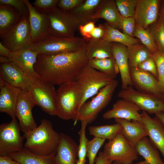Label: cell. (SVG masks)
Returning <instances> with one entry per match:
<instances>
[{
	"label": "cell",
	"mask_w": 164,
	"mask_h": 164,
	"mask_svg": "<svg viewBox=\"0 0 164 164\" xmlns=\"http://www.w3.org/2000/svg\"><path fill=\"white\" fill-rule=\"evenodd\" d=\"M118 97L132 101L140 110L148 114H155L164 111V101L161 98L140 92L129 86L121 89L118 93Z\"/></svg>",
	"instance_id": "obj_12"
},
{
	"label": "cell",
	"mask_w": 164,
	"mask_h": 164,
	"mask_svg": "<svg viewBox=\"0 0 164 164\" xmlns=\"http://www.w3.org/2000/svg\"><path fill=\"white\" fill-rule=\"evenodd\" d=\"M77 164H83L78 159L77 161Z\"/></svg>",
	"instance_id": "obj_55"
},
{
	"label": "cell",
	"mask_w": 164,
	"mask_h": 164,
	"mask_svg": "<svg viewBox=\"0 0 164 164\" xmlns=\"http://www.w3.org/2000/svg\"><path fill=\"white\" fill-rule=\"evenodd\" d=\"M113 56L118 68L121 81V89L132 85L128 65L127 47L121 43H112Z\"/></svg>",
	"instance_id": "obj_23"
},
{
	"label": "cell",
	"mask_w": 164,
	"mask_h": 164,
	"mask_svg": "<svg viewBox=\"0 0 164 164\" xmlns=\"http://www.w3.org/2000/svg\"><path fill=\"white\" fill-rule=\"evenodd\" d=\"M86 43L83 38L59 37L49 35L40 41L32 43L29 48L39 54L53 55L77 51Z\"/></svg>",
	"instance_id": "obj_5"
},
{
	"label": "cell",
	"mask_w": 164,
	"mask_h": 164,
	"mask_svg": "<svg viewBox=\"0 0 164 164\" xmlns=\"http://www.w3.org/2000/svg\"><path fill=\"white\" fill-rule=\"evenodd\" d=\"M46 13L50 24V35L59 37H74L79 25L77 20L70 13L57 7Z\"/></svg>",
	"instance_id": "obj_8"
},
{
	"label": "cell",
	"mask_w": 164,
	"mask_h": 164,
	"mask_svg": "<svg viewBox=\"0 0 164 164\" xmlns=\"http://www.w3.org/2000/svg\"><path fill=\"white\" fill-rule=\"evenodd\" d=\"M24 147L34 154L48 155L56 153L60 138V134L53 128L51 122L43 119L33 130L24 133Z\"/></svg>",
	"instance_id": "obj_2"
},
{
	"label": "cell",
	"mask_w": 164,
	"mask_h": 164,
	"mask_svg": "<svg viewBox=\"0 0 164 164\" xmlns=\"http://www.w3.org/2000/svg\"><path fill=\"white\" fill-rule=\"evenodd\" d=\"M156 66L159 86L164 94V53L157 51L152 54Z\"/></svg>",
	"instance_id": "obj_40"
},
{
	"label": "cell",
	"mask_w": 164,
	"mask_h": 164,
	"mask_svg": "<svg viewBox=\"0 0 164 164\" xmlns=\"http://www.w3.org/2000/svg\"><path fill=\"white\" fill-rule=\"evenodd\" d=\"M113 79L94 69L88 63L84 66L75 79L80 88L82 94L79 110L88 99L97 94Z\"/></svg>",
	"instance_id": "obj_4"
},
{
	"label": "cell",
	"mask_w": 164,
	"mask_h": 164,
	"mask_svg": "<svg viewBox=\"0 0 164 164\" xmlns=\"http://www.w3.org/2000/svg\"><path fill=\"white\" fill-rule=\"evenodd\" d=\"M56 115L60 118L75 120L82 94L77 83L73 81L63 83L56 91Z\"/></svg>",
	"instance_id": "obj_3"
},
{
	"label": "cell",
	"mask_w": 164,
	"mask_h": 164,
	"mask_svg": "<svg viewBox=\"0 0 164 164\" xmlns=\"http://www.w3.org/2000/svg\"><path fill=\"white\" fill-rule=\"evenodd\" d=\"M54 86L40 80L35 82L27 90L36 105L51 116L56 115V92Z\"/></svg>",
	"instance_id": "obj_11"
},
{
	"label": "cell",
	"mask_w": 164,
	"mask_h": 164,
	"mask_svg": "<svg viewBox=\"0 0 164 164\" xmlns=\"http://www.w3.org/2000/svg\"><path fill=\"white\" fill-rule=\"evenodd\" d=\"M114 119L116 123L121 126V132L125 137L135 147L142 138L148 136L146 128L142 122L121 118Z\"/></svg>",
	"instance_id": "obj_25"
},
{
	"label": "cell",
	"mask_w": 164,
	"mask_h": 164,
	"mask_svg": "<svg viewBox=\"0 0 164 164\" xmlns=\"http://www.w3.org/2000/svg\"><path fill=\"white\" fill-rule=\"evenodd\" d=\"M88 64L112 79H115L119 73L118 68L114 57L94 59L88 60Z\"/></svg>",
	"instance_id": "obj_32"
},
{
	"label": "cell",
	"mask_w": 164,
	"mask_h": 164,
	"mask_svg": "<svg viewBox=\"0 0 164 164\" xmlns=\"http://www.w3.org/2000/svg\"><path fill=\"white\" fill-rule=\"evenodd\" d=\"M141 114L149 139L164 159V125L156 117L151 118L146 112L143 111Z\"/></svg>",
	"instance_id": "obj_22"
},
{
	"label": "cell",
	"mask_w": 164,
	"mask_h": 164,
	"mask_svg": "<svg viewBox=\"0 0 164 164\" xmlns=\"http://www.w3.org/2000/svg\"><path fill=\"white\" fill-rule=\"evenodd\" d=\"M22 16L13 7L0 5V38L14 28Z\"/></svg>",
	"instance_id": "obj_28"
},
{
	"label": "cell",
	"mask_w": 164,
	"mask_h": 164,
	"mask_svg": "<svg viewBox=\"0 0 164 164\" xmlns=\"http://www.w3.org/2000/svg\"><path fill=\"white\" fill-rule=\"evenodd\" d=\"M163 100L164 101V95L163 96Z\"/></svg>",
	"instance_id": "obj_56"
},
{
	"label": "cell",
	"mask_w": 164,
	"mask_h": 164,
	"mask_svg": "<svg viewBox=\"0 0 164 164\" xmlns=\"http://www.w3.org/2000/svg\"><path fill=\"white\" fill-rule=\"evenodd\" d=\"M56 153L48 155H41L30 152L25 147L21 151L9 155L21 164H55Z\"/></svg>",
	"instance_id": "obj_29"
},
{
	"label": "cell",
	"mask_w": 164,
	"mask_h": 164,
	"mask_svg": "<svg viewBox=\"0 0 164 164\" xmlns=\"http://www.w3.org/2000/svg\"><path fill=\"white\" fill-rule=\"evenodd\" d=\"M147 29L154 39L158 51L164 53V24L157 21Z\"/></svg>",
	"instance_id": "obj_36"
},
{
	"label": "cell",
	"mask_w": 164,
	"mask_h": 164,
	"mask_svg": "<svg viewBox=\"0 0 164 164\" xmlns=\"http://www.w3.org/2000/svg\"><path fill=\"white\" fill-rule=\"evenodd\" d=\"M39 53L29 48L15 51H12L9 58L14 63L35 81L40 80L35 72L34 65L36 63Z\"/></svg>",
	"instance_id": "obj_19"
},
{
	"label": "cell",
	"mask_w": 164,
	"mask_h": 164,
	"mask_svg": "<svg viewBox=\"0 0 164 164\" xmlns=\"http://www.w3.org/2000/svg\"><path fill=\"white\" fill-rule=\"evenodd\" d=\"M86 50V45L71 52L53 55L39 54L34 65L35 70L41 81L54 85L75 80L88 63Z\"/></svg>",
	"instance_id": "obj_1"
},
{
	"label": "cell",
	"mask_w": 164,
	"mask_h": 164,
	"mask_svg": "<svg viewBox=\"0 0 164 164\" xmlns=\"http://www.w3.org/2000/svg\"><path fill=\"white\" fill-rule=\"evenodd\" d=\"M111 43L102 39L89 40L86 43V50L88 60L113 57Z\"/></svg>",
	"instance_id": "obj_26"
},
{
	"label": "cell",
	"mask_w": 164,
	"mask_h": 164,
	"mask_svg": "<svg viewBox=\"0 0 164 164\" xmlns=\"http://www.w3.org/2000/svg\"><path fill=\"white\" fill-rule=\"evenodd\" d=\"M0 5H8L13 7L22 16H29V10L24 0H0Z\"/></svg>",
	"instance_id": "obj_41"
},
{
	"label": "cell",
	"mask_w": 164,
	"mask_h": 164,
	"mask_svg": "<svg viewBox=\"0 0 164 164\" xmlns=\"http://www.w3.org/2000/svg\"><path fill=\"white\" fill-rule=\"evenodd\" d=\"M102 152L106 158L113 162L118 161L121 164H132L138 155L135 147L125 137L121 130L105 144Z\"/></svg>",
	"instance_id": "obj_7"
},
{
	"label": "cell",
	"mask_w": 164,
	"mask_h": 164,
	"mask_svg": "<svg viewBox=\"0 0 164 164\" xmlns=\"http://www.w3.org/2000/svg\"><path fill=\"white\" fill-rule=\"evenodd\" d=\"M140 110L135 104L125 99H120L113 105L112 108L103 115L105 119L121 118L129 121H136L142 122Z\"/></svg>",
	"instance_id": "obj_18"
},
{
	"label": "cell",
	"mask_w": 164,
	"mask_h": 164,
	"mask_svg": "<svg viewBox=\"0 0 164 164\" xmlns=\"http://www.w3.org/2000/svg\"><path fill=\"white\" fill-rule=\"evenodd\" d=\"M105 139L94 137L88 141L86 150V157L88 159V164H94L98 151L104 143Z\"/></svg>",
	"instance_id": "obj_38"
},
{
	"label": "cell",
	"mask_w": 164,
	"mask_h": 164,
	"mask_svg": "<svg viewBox=\"0 0 164 164\" xmlns=\"http://www.w3.org/2000/svg\"><path fill=\"white\" fill-rule=\"evenodd\" d=\"M81 122L80 129L78 132L79 136V144L78 145V159L83 164H85L86 157L87 147L88 140L86 136L85 130L87 124L84 121Z\"/></svg>",
	"instance_id": "obj_39"
},
{
	"label": "cell",
	"mask_w": 164,
	"mask_h": 164,
	"mask_svg": "<svg viewBox=\"0 0 164 164\" xmlns=\"http://www.w3.org/2000/svg\"><path fill=\"white\" fill-rule=\"evenodd\" d=\"M0 39L2 44L12 51L29 48L32 42L29 17L22 16L17 24Z\"/></svg>",
	"instance_id": "obj_10"
},
{
	"label": "cell",
	"mask_w": 164,
	"mask_h": 164,
	"mask_svg": "<svg viewBox=\"0 0 164 164\" xmlns=\"http://www.w3.org/2000/svg\"><path fill=\"white\" fill-rule=\"evenodd\" d=\"M105 33L102 39L111 43H116L128 46L140 42L139 40L135 38L127 36L117 29L108 24L104 23Z\"/></svg>",
	"instance_id": "obj_33"
},
{
	"label": "cell",
	"mask_w": 164,
	"mask_h": 164,
	"mask_svg": "<svg viewBox=\"0 0 164 164\" xmlns=\"http://www.w3.org/2000/svg\"><path fill=\"white\" fill-rule=\"evenodd\" d=\"M21 90L6 82L0 77V111L16 118L15 109Z\"/></svg>",
	"instance_id": "obj_21"
},
{
	"label": "cell",
	"mask_w": 164,
	"mask_h": 164,
	"mask_svg": "<svg viewBox=\"0 0 164 164\" xmlns=\"http://www.w3.org/2000/svg\"><path fill=\"white\" fill-rule=\"evenodd\" d=\"M135 148L138 154L142 156L149 164H164L159 150L147 137L142 138Z\"/></svg>",
	"instance_id": "obj_30"
},
{
	"label": "cell",
	"mask_w": 164,
	"mask_h": 164,
	"mask_svg": "<svg viewBox=\"0 0 164 164\" xmlns=\"http://www.w3.org/2000/svg\"><path fill=\"white\" fill-rule=\"evenodd\" d=\"M103 19L110 26L119 30L121 29V15L114 0H102L93 17Z\"/></svg>",
	"instance_id": "obj_24"
},
{
	"label": "cell",
	"mask_w": 164,
	"mask_h": 164,
	"mask_svg": "<svg viewBox=\"0 0 164 164\" xmlns=\"http://www.w3.org/2000/svg\"><path fill=\"white\" fill-rule=\"evenodd\" d=\"M127 47L129 67H137L151 56L149 50L140 42Z\"/></svg>",
	"instance_id": "obj_31"
},
{
	"label": "cell",
	"mask_w": 164,
	"mask_h": 164,
	"mask_svg": "<svg viewBox=\"0 0 164 164\" xmlns=\"http://www.w3.org/2000/svg\"><path fill=\"white\" fill-rule=\"evenodd\" d=\"M136 26L134 17H125L121 16V29L125 35L134 38Z\"/></svg>",
	"instance_id": "obj_42"
},
{
	"label": "cell",
	"mask_w": 164,
	"mask_h": 164,
	"mask_svg": "<svg viewBox=\"0 0 164 164\" xmlns=\"http://www.w3.org/2000/svg\"><path fill=\"white\" fill-rule=\"evenodd\" d=\"M60 134V140L54 157L55 164H77L78 145L69 136Z\"/></svg>",
	"instance_id": "obj_20"
},
{
	"label": "cell",
	"mask_w": 164,
	"mask_h": 164,
	"mask_svg": "<svg viewBox=\"0 0 164 164\" xmlns=\"http://www.w3.org/2000/svg\"><path fill=\"white\" fill-rule=\"evenodd\" d=\"M12 51L4 46L0 42V55L5 57H9V55Z\"/></svg>",
	"instance_id": "obj_51"
},
{
	"label": "cell",
	"mask_w": 164,
	"mask_h": 164,
	"mask_svg": "<svg viewBox=\"0 0 164 164\" xmlns=\"http://www.w3.org/2000/svg\"><path fill=\"white\" fill-rule=\"evenodd\" d=\"M102 0H84L73 10L67 12L78 21L79 26L93 21V17Z\"/></svg>",
	"instance_id": "obj_27"
},
{
	"label": "cell",
	"mask_w": 164,
	"mask_h": 164,
	"mask_svg": "<svg viewBox=\"0 0 164 164\" xmlns=\"http://www.w3.org/2000/svg\"><path fill=\"white\" fill-rule=\"evenodd\" d=\"M113 162L106 158L102 152H99L96 157L95 164H111Z\"/></svg>",
	"instance_id": "obj_48"
},
{
	"label": "cell",
	"mask_w": 164,
	"mask_h": 164,
	"mask_svg": "<svg viewBox=\"0 0 164 164\" xmlns=\"http://www.w3.org/2000/svg\"><path fill=\"white\" fill-rule=\"evenodd\" d=\"M105 28L104 24H101L94 28L91 34V39H101L104 36Z\"/></svg>",
	"instance_id": "obj_47"
},
{
	"label": "cell",
	"mask_w": 164,
	"mask_h": 164,
	"mask_svg": "<svg viewBox=\"0 0 164 164\" xmlns=\"http://www.w3.org/2000/svg\"><path fill=\"white\" fill-rule=\"evenodd\" d=\"M0 77L8 84L21 90L27 91L36 81L11 62L0 63Z\"/></svg>",
	"instance_id": "obj_15"
},
{
	"label": "cell",
	"mask_w": 164,
	"mask_h": 164,
	"mask_svg": "<svg viewBox=\"0 0 164 164\" xmlns=\"http://www.w3.org/2000/svg\"><path fill=\"white\" fill-rule=\"evenodd\" d=\"M156 117L164 125V111L159 112L155 114Z\"/></svg>",
	"instance_id": "obj_52"
},
{
	"label": "cell",
	"mask_w": 164,
	"mask_h": 164,
	"mask_svg": "<svg viewBox=\"0 0 164 164\" xmlns=\"http://www.w3.org/2000/svg\"><path fill=\"white\" fill-rule=\"evenodd\" d=\"M0 164H21L9 155L0 156Z\"/></svg>",
	"instance_id": "obj_49"
},
{
	"label": "cell",
	"mask_w": 164,
	"mask_h": 164,
	"mask_svg": "<svg viewBox=\"0 0 164 164\" xmlns=\"http://www.w3.org/2000/svg\"><path fill=\"white\" fill-rule=\"evenodd\" d=\"M134 36L149 50L151 54L158 51L156 45L147 28L144 29L136 25Z\"/></svg>",
	"instance_id": "obj_35"
},
{
	"label": "cell",
	"mask_w": 164,
	"mask_h": 164,
	"mask_svg": "<svg viewBox=\"0 0 164 164\" xmlns=\"http://www.w3.org/2000/svg\"><path fill=\"white\" fill-rule=\"evenodd\" d=\"M20 128L16 118L8 123L0 125V156L9 155L21 151L23 148L24 137L21 135Z\"/></svg>",
	"instance_id": "obj_9"
},
{
	"label": "cell",
	"mask_w": 164,
	"mask_h": 164,
	"mask_svg": "<svg viewBox=\"0 0 164 164\" xmlns=\"http://www.w3.org/2000/svg\"><path fill=\"white\" fill-rule=\"evenodd\" d=\"M121 126L118 123L100 126H91L89 128L90 135L108 141L113 139L121 130Z\"/></svg>",
	"instance_id": "obj_34"
},
{
	"label": "cell",
	"mask_w": 164,
	"mask_h": 164,
	"mask_svg": "<svg viewBox=\"0 0 164 164\" xmlns=\"http://www.w3.org/2000/svg\"><path fill=\"white\" fill-rule=\"evenodd\" d=\"M84 0H59L57 7L60 9L69 12L75 9Z\"/></svg>",
	"instance_id": "obj_45"
},
{
	"label": "cell",
	"mask_w": 164,
	"mask_h": 164,
	"mask_svg": "<svg viewBox=\"0 0 164 164\" xmlns=\"http://www.w3.org/2000/svg\"><path fill=\"white\" fill-rule=\"evenodd\" d=\"M29 10L32 43L40 41L49 35L50 24L46 13L38 12L28 0H24Z\"/></svg>",
	"instance_id": "obj_16"
},
{
	"label": "cell",
	"mask_w": 164,
	"mask_h": 164,
	"mask_svg": "<svg viewBox=\"0 0 164 164\" xmlns=\"http://www.w3.org/2000/svg\"><path fill=\"white\" fill-rule=\"evenodd\" d=\"M118 9L123 17H134L139 0H115Z\"/></svg>",
	"instance_id": "obj_37"
},
{
	"label": "cell",
	"mask_w": 164,
	"mask_h": 164,
	"mask_svg": "<svg viewBox=\"0 0 164 164\" xmlns=\"http://www.w3.org/2000/svg\"><path fill=\"white\" fill-rule=\"evenodd\" d=\"M161 0H139L134 18L136 25L144 29L157 22Z\"/></svg>",
	"instance_id": "obj_17"
},
{
	"label": "cell",
	"mask_w": 164,
	"mask_h": 164,
	"mask_svg": "<svg viewBox=\"0 0 164 164\" xmlns=\"http://www.w3.org/2000/svg\"><path fill=\"white\" fill-rule=\"evenodd\" d=\"M135 164H149L145 160L136 163Z\"/></svg>",
	"instance_id": "obj_53"
},
{
	"label": "cell",
	"mask_w": 164,
	"mask_h": 164,
	"mask_svg": "<svg viewBox=\"0 0 164 164\" xmlns=\"http://www.w3.org/2000/svg\"><path fill=\"white\" fill-rule=\"evenodd\" d=\"M36 105L28 91L21 90L16 105L15 115L19 121L20 130L24 133L37 127L32 113V109Z\"/></svg>",
	"instance_id": "obj_14"
},
{
	"label": "cell",
	"mask_w": 164,
	"mask_h": 164,
	"mask_svg": "<svg viewBox=\"0 0 164 164\" xmlns=\"http://www.w3.org/2000/svg\"><path fill=\"white\" fill-rule=\"evenodd\" d=\"M118 84L117 80L113 79L91 101L85 102L78 111L74 125L78 121H85L88 124L94 121L99 113L109 104Z\"/></svg>",
	"instance_id": "obj_6"
},
{
	"label": "cell",
	"mask_w": 164,
	"mask_h": 164,
	"mask_svg": "<svg viewBox=\"0 0 164 164\" xmlns=\"http://www.w3.org/2000/svg\"><path fill=\"white\" fill-rule=\"evenodd\" d=\"M158 22L164 24V0H161Z\"/></svg>",
	"instance_id": "obj_50"
},
{
	"label": "cell",
	"mask_w": 164,
	"mask_h": 164,
	"mask_svg": "<svg viewBox=\"0 0 164 164\" xmlns=\"http://www.w3.org/2000/svg\"><path fill=\"white\" fill-rule=\"evenodd\" d=\"M152 74L158 80V73L155 62L151 56L140 64L137 67Z\"/></svg>",
	"instance_id": "obj_44"
},
{
	"label": "cell",
	"mask_w": 164,
	"mask_h": 164,
	"mask_svg": "<svg viewBox=\"0 0 164 164\" xmlns=\"http://www.w3.org/2000/svg\"><path fill=\"white\" fill-rule=\"evenodd\" d=\"M95 27V22L93 21L80 26L78 30L83 38L89 41L91 38V33Z\"/></svg>",
	"instance_id": "obj_46"
},
{
	"label": "cell",
	"mask_w": 164,
	"mask_h": 164,
	"mask_svg": "<svg viewBox=\"0 0 164 164\" xmlns=\"http://www.w3.org/2000/svg\"><path fill=\"white\" fill-rule=\"evenodd\" d=\"M132 86L137 91L163 100L158 80L150 73L137 67H129Z\"/></svg>",
	"instance_id": "obj_13"
},
{
	"label": "cell",
	"mask_w": 164,
	"mask_h": 164,
	"mask_svg": "<svg viewBox=\"0 0 164 164\" xmlns=\"http://www.w3.org/2000/svg\"><path fill=\"white\" fill-rule=\"evenodd\" d=\"M59 0H36L32 5L39 12L46 13L57 7Z\"/></svg>",
	"instance_id": "obj_43"
},
{
	"label": "cell",
	"mask_w": 164,
	"mask_h": 164,
	"mask_svg": "<svg viewBox=\"0 0 164 164\" xmlns=\"http://www.w3.org/2000/svg\"><path fill=\"white\" fill-rule=\"evenodd\" d=\"M111 164H121L118 161H113Z\"/></svg>",
	"instance_id": "obj_54"
}]
</instances>
